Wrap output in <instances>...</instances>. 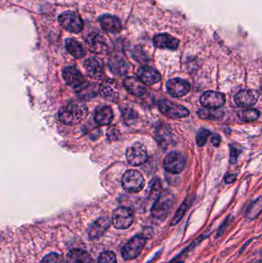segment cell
Wrapping results in <instances>:
<instances>
[{
  "mask_svg": "<svg viewBox=\"0 0 262 263\" xmlns=\"http://www.w3.org/2000/svg\"><path fill=\"white\" fill-rule=\"evenodd\" d=\"M88 115V108L81 102H72L59 111V118L61 122L73 126L80 123Z\"/></svg>",
  "mask_w": 262,
  "mask_h": 263,
  "instance_id": "cell-1",
  "label": "cell"
},
{
  "mask_svg": "<svg viewBox=\"0 0 262 263\" xmlns=\"http://www.w3.org/2000/svg\"><path fill=\"white\" fill-rule=\"evenodd\" d=\"M175 203V199L173 193L169 192L161 193L155 200L151 210L152 217L159 221L165 220L173 210Z\"/></svg>",
  "mask_w": 262,
  "mask_h": 263,
  "instance_id": "cell-2",
  "label": "cell"
},
{
  "mask_svg": "<svg viewBox=\"0 0 262 263\" xmlns=\"http://www.w3.org/2000/svg\"><path fill=\"white\" fill-rule=\"evenodd\" d=\"M148 239L143 234H137L126 243L122 250V256L125 260H132L141 254Z\"/></svg>",
  "mask_w": 262,
  "mask_h": 263,
  "instance_id": "cell-3",
  "label": "cell"
},
{
  "mask_svg": "<svg viewBox=\"0 0 262 263\" xmlns=\"http://www.w3.org/2000/svg\"><path fill=\"white\" fill-rule=\"evenodd\" d=\"M122 186L127 193H139L145 186V181L138 171L131 169L126 171L123 175Z\"/></svg>",
  "mask_w": 262,
  "mask_h": 263,
  "instance_id": "cell-4",
  "label": "cell"
},
{
  "mask_svg": "<svg viewBox=\"0 0 262 263\" xmlns=\"http://www.w3.org/2000/svg\"><path fill=\"white\" fill-rule=\"evenodd\" d=\"M134 215L131 209L129 207H119L116 209L112 217V223L119 230H125L132 225Z\"/></svg>",
  "mask_w": 262,
  "mask_h": 263,
  "instance_id": "cell-5",
  "label": "cell"
},
{
  "mask_svg": "<svg viewBox=\"0 0 262 263\" xmlns=\"http://www.w3.org/2000/svg\"><path fill=\"white\" fill-rule=\"evenodd\" d=\"M159 108L163 115L170 119L184 118L189 114V111L185 106L167 100L159 101Z\"/></svg>",
  "mask_w": 262,
  "mask_h": 263,
  "instance_id": "cell-6",
  "label": "cell"
},
{
  "mask_svg": "<svg viewBox=\"0 0 262 263\" xmlns=\"http://www.w3.org/2000/svg\"><path fill=\"white\" fill-rule=\"evenodd\" d=\"M126 159L131 166L143 165L148 160L146 148L140 143H135L127 149Z\"/></svg>",
  "mask_w": 262,
  "mask_h": 263,
  "instance_id": "cell-7",
  "label": "cell"
},
{
  "mask_svg": "<svg viewBox=\"0 0 262 263\" xmlns=\"http://www.w3.org/2000/svg\"><path fill=\"white\" fill-rule=\"evenodd\" d=\"M58 20L60 26L69 33H79L83 30V19L76 12H66L62 13Z\"/></svg>",
  "mask_w": 262,
  "mask_h": 263,
  "instance_id": "cell-8",
  "label": "cell"
},
{
  "mask_svg": "<svg viewBox=\"0 0 262 263\" xmlns=\"http://www.w3.org/2000/svg\"><path fill=\"white\" fill-rule=\"evenodd\" d=\"M185 163V158L181 153L172 152L165 158L163 166L169 173L179 174L182 172Z\"/></svg>",
  "mask_w": 262,
  "mask_h": 263,
  "instance_id": "cell-9",
  "label": "cell"
},
{
  "mask_svg": "<svg viewBox=\"0 0 262 263\" xmlns=\"http://www.w3.org/2000/svg\"><path fill=\"white\" fill-rule=\"evenodd\" d=\"M167 91L172 97L175 98L184 97L190 91L191 86L189 83L181 78H175L170 79L166 84Z\"/></svg>",
  "mask_w": 262,
  "mask_h": 263,
  "instance_id": "cell-10",
  "label": "cell"
},
{
  "mask_svg": "<svg viewBox=\"0 0 262 263\" xmlns=\"http://www.w3.org/2000/svg\"><path fill=\"white\" fill-rule=\"evenodd\" d=\"M62 77L65 82L74 89H82L86 86V81L79 69L74 66L65 68L62 72Z\"/></svg>",
  "mask_w": 262,
  "mask_h": 263,
  "instance_id": "cell-11",
  "label": "cell"
},
{
  "mask_svg": "<svg viewBox=\"0 0 262 263\" xmlns=\"http://www.w3.org/2000/svg\"><path fill=\"white\" fill-rule=\"evenodd\" d=\"M202 106L206 108H219L225 103V97L221 93L216 91L205 92L200 98Z\"/></svg>",
  "mask_w": 262,
  "mask_h": 263,
  "instance_id": "cell-12",
  "label": "cell"
},
{
  "mask_svg": "<svg viewBox=\"0 0 262 263\" xmlns=\"http://www.w3.org/2000/svg\"><path fill=\"white\" fill-rule=\"evenodd\" d=\"M86 43L87 47L91 53L95 54L107 53L109 50L107 43L101 35L98 33H91L88 35Z\"/></svg>",
  "mask_w": 262,
  "mask_h": 263,
  "instance_id": "cell-13",
  "label": "cell"
},
{
  "mask_svg": "<svg viewBox=\"0 0 262 263\" xmlns=\"http://www.w3.org/2000/svg\"><path fill=\"white\" fill-rule=\"evenodd\" d=\"M111 225V222L107 217H101L90 225L88 236L91 240H95L104 236Z\"/></svg>",
  "mask_w": 262,
  "mask_h": 263,
  "instance_id": "cell-14",
  "label": "cell"
},
{
  "mask_svg": "<svg viewBox=\"0 0 262 263\" xmlns=\"http://www.w3.org/2000/svg\"><path fill=\"white\" fill-rule=\"evenodd\" d=\"M259 93L252 90H242L238 92L235 97V104L239 107L253 106L257 103Z\"/></svg>",
  "mask_w": 262,
  "mask_h": 263,
  "instance_id": "cell-15",
  "label": "cell"
},
{
  "mask_svg": "<svg viewBox=\"0 0 262 263\" xmlns=\"http://www.w3.org/2000/svg\"><path fill=\"white\" fill-rule=\"evenodd\" d=\"M126 91L134 97H141L146 92L145 85L135 76L126 77L123 81Z\"/></svg>",
  "mask_w": 262,
  "mask_h": 263,
  "instance_id": "cell-16",
  "label": "cell"
},
{
  "mask_svg": "<svg viewBox=\"0 0 262 263\" xmlns=\"http://www.w3.org/2000/svg\"><path fill=\"white\" fill-rule=\"evenodd\" d=\"M137 76L145 85L155 84L161 79V75L156 69L150 66H141L137 70Z\"/></svg>",
  "mask_w": 262,
  "mask_h": 263,
  "instance_id": "cell-17",
  "label": "cell"
},
{
  "mask_svg": "<svg viewBox=\"0 0 262 263\" xmlns=\"http://www.w3.org/2000/svg\"><path fill=\"white\" fill-rule=\"evenodd\" d=\"M108 67L113 74L117 76H124L129 70L128 63L119 55H112L108 58Z\"/></svg>",
  "mask_w": 262,
  "mask_h": 263,
  "instance_id": "cell-18",
  "label": "cell"
},
{
  "mask_svg": "<svg viewBox=\"0 0 262 263\" xmlns=\"http://www.w3.org/2000/svg\"><path fill=\"white\" fill-rule=\"evenodd\" d=\"M83 65L87 73L91 77L99 79H102V76H104V72H105L104 65L100 59L95 58V57H91L85 61Z\"/></svg>",
  "mask_w": 262,
  "mask_h": 263,
  "instance_id": "cell-19",
  "label": "cell"
},
{
  "mask_svg": "<svg viewBox=\"0 0 262 263\" xmlns=\"http://www.w3.org/2000/svg\"><path fill=\"white\" fill-rule=\"evenodd\" d=\"M153 43L159 49L175 50L179 45V41L168 33H160L154 37Z\"/></svg>",
  "mask_w": 262,
  "mask_h": 263,
  "instance_id": "cell-20",
  "label": "cell"
},
{
  "mask_svg": "<svg viewBox=\"0 0 262 263\" xmlns=\"http://www.w3.org/2000/svg\"><path fill=\"white\" fill-rule=\"evenodd\" d=\"M98 22L100 23L101 27L105 31L112 33H117L121 31V21L116 16L105 14V15L99 16Z\"/></svg>",
  "mask_w": 262,
  "mask_h": 263,
  "instance_id": "cell-21",
  "label": "cell"
},
{
  "mask_svg": "<svg viewBox=\"0 0 262 263\" xmlns=\"http://www.w3.org/2000/svg\"><path fill=\"white\" fill-rule=\"evenodd\" d=\"M99 92L105 100L116 102L119 98V88L116 82L105 80L99 86Z\"/></svg>",
  "mask_w": 262,
  "mask_h": 263,
  "instance_id": "cell-22",
  "label": "cell"
},
{
  "mask_svg": "<svg viewBox=\"0 0 262 263\" xmlns=\"http://www.w3.org/2000/svg\"><path fill=\"white\" fill-rule=\"evenodd\" d=\"M67 263H95V261L86 250L74 249L68 253Z\"/></svg>",
  "mask_w": 262,
  "mask_h": 263,
  "instance_id": "cell-23",
  "label": "cell"
},
{
  "mask_svg": "<svg viewBox=\"0 0 262 263\" xmlns=\"http://www.w3.org/2000/svg\"><path fill=\"white\" fill-rule=\"evenodd\" d=\"M113 119V112L111 107L108 105L97 108L95 112V120L97 123L102 126L109 125Z\"/></svg>",
  "mask_w": 262,
  "mask_h": 263,
  "instance_id": "cell-24",
  "label": "cell"
},
{
  "mask_svg": "<svg viewBox=\"0 0 262 263\" xmlns=\"http://www.w3.org/2000/svg\"><path fill=\"white\" fill-rule=\"evenodd\" d=\"M66 47L69 53L75 58H81L86 55L84 48L77 40L67 39L66 40Z\"/></svg>",
  "mask_w": 262,
  "mask_h": 263,
  "instance_id": "cell-25",
  "label": "cell"
},
{
  "mask_svg": "<svg viewBox=\"0 0 262 263\" xmlns=\"http://www.w3.org/2000/svg\"><path fill=\"white\" fill-rule=\"evenodd\" d=\"M198 115L202 119H209V120H220L224 116V112L218 110V108H202L198 111Z\"/></svg>",
  "mask_w": 262,
  "mask_h": 263,
  "instance_id": "cell-26",
  "label": "cell"
},
{
  "mask_svg": "<svg viewBox=\"0 0 262 263\" xmlns=\"http://www.w3.org/2000/svg\"><path fill=\"white\" fill-rule=\"evenodd\" d=\"M260 116V112L258 109H245L238 112V119L242 122H253L257 120Z\"/></svg>",
  "mask_w": 262,
  "mask_h": 263,
  "instance_id": "cell-27",
  "label": "cell"
},
{
  "mask_svg": "<svg viewBox=\"0 0 262 263\" xmlns=\"http://www.w3.org/2000/svg\"><path fill=\"white\" fill-rule=\"evenodd\" d=\"M261 211H262V198L259 197L256 201L254 202L249 206L245 215L249 219L253 220L260 215Z\"/></svg>",
  "mask_w": 262,
  "mask_h": 263,
  "instance_id": "cell-28",
  "label": "cell"
},
{
  "mask_svg": "<svg viewBox=\"0 0 262 263\" xmlns=\"http://www.w3.org/2000/svg\"><path fill=\"white\" fill-rule=\"evenodd\" d=\"M162 185L160 180L158 178H155L151 181L148 186V197L149 200H155L160 195Z\"/></svg>",
  "mask_w": 262,
  "mask_h": 263,
  "instance_id": "cell-29",
  "label": "cell"
},
{
  "mask_svg": "<svg viewBox=\"0 0 262 263\" xmlns=\"http://www.w3.org/2000/svg\"><path fill=\"white\" fill-rule=\"evenodd\" d=\"M188 207H189V202H188V200H185V201L181 205V207L178 208V211L176 212L175 216L173 217V220H172L171 225H176V224H178V222L181 220V218H182L184 215H185Z\"/></svg>",
  "mask_w": 262,
  "mask_h": 263,
  "instance_id": "cell-30",
  "label": "cell"
},
{
  "mask_svg": "<svg viewBox=\"0 0 262 263\" xmlns=\"http://www.w3.org/2000/svg\"><path fill=\"white\" fill-rule=\"evenodd\" d=\"M97 263H118L116 254L112 251H105L98 257Z\"/></svg>",
  "mask_w": 262,
  "mask_h": 263,
  "instance_id": "cell-31",
  "label": "cell"
},
{
  "mask_svg": "<svg viewBox=\"0 0 262 263\" xmlns=\"http://www.w3.org/2000/svg\"><path fill=\"white\" fill-rule=\"evenodd\" d=\"M41 263H66L64 258L59 253H52L46 255L42 260Z\"/></svg>",
  "mask_w": 262,
  "mask_h": 263,
  "instance_id": "cell-32",
  "label": "cell"
},
{
  "mask_svg": "<svg viewBox=\"0 0 262 263\" xmlns=\"http://www.w3.org/2000/svg\"><path fill=\"white\" fill-rule=\"evenodd\" d=\"M211 133L207 129H202L197 135V144L199 146H203L207 143L208 138L210 136Z\"/></svg>",
  "mask_w": 262,
  "mask_h": 263,
  "instance_id": "cell-33",
  "label": "cell"
},
{
  "mask_svg": "<svg viewBox=\"0 0 262 263\" xmlns=\"http://www.w3.org/2000/svg\"><path fill=\"white\" fill-rule=\"evenodd\" d=\"M242 153L241 149L238 148V146L235 145H230V162L235 164L237 162L238 156Z\"/></svg>",
  "mask_w": 262,
  "mask_h": 263,
  "instance_id": "cell-34",
  "label": "cell"
},
{
  "mask_svg": "<svg viewBox=\"0 0 262 263\" xmlns=\"http://www.w3.org/2000/svg\"><path fill=\"white\" fill-rule=\"evenodd\" d=\"M187 254H188V253H187L185 250H183V251L181 252V253H180L179 255H178V257H176L175 258L174 260H173V261H172L170 263H184V261H185V259H186Z\"/></svg>",
  "mask_w": 262,
  "mask_h": 263,
  "instance_id": "cell-35",
  "label": "cell"
},
{
  "mask_svg": "<svg viewBox=\"0 0 262 263\" xmlns=\"http://www.w3.org/2000/svg\"><path fill=\"white\" fill-rule=\"evenodd\" d=\"M141 233L143 234L147 239H149L153 236V229H152V228L146 227L142 230Z\"/></svg>",
  "mask_w": 262,
  "mask_h": 263,
  "instance_id": "cell-36",
  "label": "cell"
},
{
  "mask_svg": "<svg viewBox=\"0 0 262 263\" xmlns=\"http://www.w3.org/2000/svg\"><path fill=\"white\" fill-rule=\"evenodd\" d=\"M236 178L237 175H235V174H228V175H225V177H224V182H225L226 183L229 184V183H231V182H235Z\"/></svg>",
  "mask_w": 262,
  "mask_h": 263,
  "instance_id": "cell-37",
  "label": "cell"
},
{
  "mask_svg": "<svg viewBox=\"0 0 262 263\" xmlns=\"http://www.w3.org/2000/svg\"><path fill=\"white\" fill-rule=\"evenodd\" d=\"M212 145L214 146H218L219 145H220V143H221V137H220V136L218 134H214L213 136H212Z\"/></svg>",
  "mask_w": 262,
  "mask_h": 263,
  "instance_id": "cell-38",
  "label": "cell"
}]
</instances>
